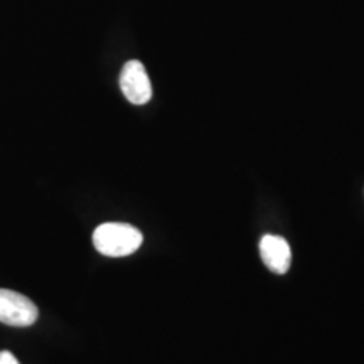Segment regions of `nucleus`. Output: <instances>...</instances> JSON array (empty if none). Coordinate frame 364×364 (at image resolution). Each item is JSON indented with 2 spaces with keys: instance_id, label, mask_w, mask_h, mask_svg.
<instances>
[{
  "instance_id": "3",
  "label": "nucleus",
  "mask_w": 364,
  "mask_h": 364,
  "mask_svg": "<svg viewBox=\"0 0 364 364\" xmlns=\"http://www.w3.org/2000/svg\"><path fill=\"white\" fill-rule=\"evenodd\" d=\"M120 90L132 105H145L152 98V85L144 65L136 59L125 63L120 73Z\"/></svg>"
},
{
  "instance_id": "1",
  "label": "nucleus",
  "mask_w": 364,
  "mask_h": 364,
  "mask_svg": "<svg viewBox=\"0 0 364 364\" xmlns=\"http://www.w3.org/2000/svg\"><path fill=\"white\" fill-rule=\"evenodd\" d=\"M144 236L135 226L127 223H105L93 233V245L105 257L120 258L135 253L142 245Z\"/></svg>"
},
{
  "instance_id": "4",
  "label": "nucleus",
  "mask_w": 364,
  "mask_h": 364,
  "mask_svg": "<svg viewBox=\"0 0 364 364\" xmlns=\"http://www.w3.org/2000/svg\"><path fill=\"white\" fill-rule=\"evenodd\" d=\"M260 253L268 270L279 273V275L289 272L292 252H290V245L287 243L285 238L277 235H265L260 241Z\"/></svg>"
},
{
  "instance_id": "5",
  "label": "nucleus",
  "mask_w": 364,
  "mask_h": 364,
  "mask_svg": "<svg viewBox=\"0 0 364 364\" xmlns=\"http://www.w3.org/2000/svg\"><path fill=\"white\" fill-rule=\"evenodd\" d=\"M0 364H21L11 351H0Z\"/></svg>"
},
{
  "instance_id": "2",
  "label": "nucleus",
  "mask_w": 364,
  "mask_h": 364,
  "mask_svg": "<svg viewBox=\"0 0 364 364\" xmlns=\"http://www.w3.org/2000/svg\"><path fill=\"white\" fill-rule=\"evenodd\" d=\"M39 317L36 304L26 295L0 289V322L11 327H29Z\"/></svg>"
}]
</instances>
